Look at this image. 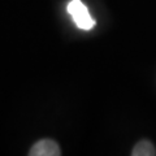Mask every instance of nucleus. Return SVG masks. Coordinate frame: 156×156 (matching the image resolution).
<instances>
[{
  "mask_svg": "<svg viewBox=\"0 0 156 156\" xmlns=\"http://www.w3.org/2000/svg\"><path fill=\"white\" fill-rule=\"evenodd\" d=\"M68 12L72 16L77 27L82 30H91L95 26V20L90 16L87 7L81 0H72L68 4Z\"/></svg>",
  "mask_w": 156,
  "mask_h": 156,
  "instance_id": "1",
  "label": "nucleus"
},
{
  "mask_svg": "<svg viewBox=\"0 0 156 156\" xmlns=\"http://www.w3.org/2000/svg\"><path fill=\"white\" fill-rule=\"evenodd\" d=\"M30 156H60L61 151L58 144L52 139H42L33 146L29 151Z\"/></svg>",
  "mask_w": 156,
  "mask_h": 156,
  "instance_id": "2",
  "label": "nucleus"
},
{
  "mask_svg": "<svg viewBox=\"0 0 156 156\" xmlns=\"http://www.w3.org/2000/svg\"><path fill=\"white\" fill-rule=\"evenodd\" d=\"M133 156H155L156 148L155 146L150 142V140H140L135 146L133 151H131Z\"/></svg>",
  "mask_w": 156,
  "mask_h": 156,
  "instance_id": "3",
  "label": "nucleus"
}]
</instances>
